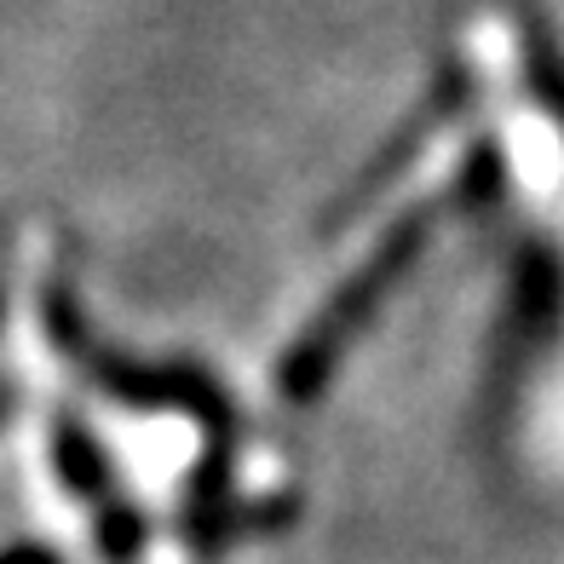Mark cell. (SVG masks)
I'll return each mask as SVG.
<instances>
[{"mask_svg": "<svg viewBox=\"0 0 564 564\" xmlns=\"http://www.w3.org/2000/svg\"><path fill=\"white\" fill-rule=\"evenodd\" d=\"M409 242H415V225H403L398 237L380 248L375 260H369V265L335 294V305H328V312L300 335V346L282 357V369H276V392H282V398H312L323 380H328V369H335V357H340L346 335L369 317V305H375V294H380V282H392V271L403 265Z\"/></svg>", "mask_w": 564, "mask_h": 564, "instance_id": "obj_1", "label": "cell"}, {"mask_svg": "<svg viewBox=\"0 0 564 564\" xmlns=\"http://www.w3.org/2000/svg\"><path fill=\"white\" fill-rule=\"evenodd\" d=\"M58 467H64V478H69V490L98 512L105 547H110V553H127V547H133L139 519H133V507L116 496V484L105 478V460H98V449L82 438V426H58Z\"/></svg>", "mask_w": 564, "mask_h": 564, "instance_id": "obj_2", "label": "cell"}]
</instances>
